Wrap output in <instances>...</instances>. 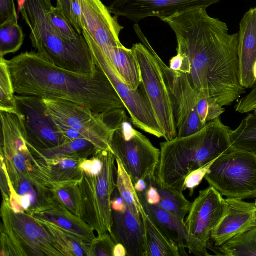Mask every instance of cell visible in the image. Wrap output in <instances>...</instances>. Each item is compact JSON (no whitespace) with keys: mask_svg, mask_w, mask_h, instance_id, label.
Returning <instances> with one entry per match:
<instances>
[{"mask_svg":"<svg viewBox=\"0 0 256 256\" xmlns=\"http://www.w3.org/2000/svg\"><path fill=\"white\" fill-rule=\"evenodd\" d=\"M174 32L177 54L170 68L184 74L198 92L230 106L245 93L240 84L238 34H230L227 24L210 16L206 8H194L160 19Z\"/></svg>","mask_w":256,"mask_h":256,"instance_id":"obj_1","label":"cell"},{"mask_svg":"<svg viewBox=\"0 0 256 256\" xmlns=\"http://www.w3.org/2000/svg\"><path fill=\"white\" fill-rule=\"evenodd\" d=\"M8 62L16 94L66 100L100 113L125 108L99 67L92 76L72 72L54 66L34 51L22 52Z\"/></svg>","mask_w":256,"mask_h":256,"instance_id":"obj_2","label":"cell"},{"mask_svg":"<svg viewBox=\"0 0 256 256\" xmlns=\"http://www.w3.org/2000/svg\"><path fill=\"white\" fill-rule=\"evenodd\" d=\"M232 131L218 118L194 134L160 143L156 181L164 187L183 193L188 174L234 149Z\"/></svg>","mask_w":256,"mask_h":256,"instance_id":"obj_3","label":"cell"},{"mask_svg":"<svg viewBox=\"0 0 256 256\" xmlns=\"http://www.w3.org/2000/svg\"><path fill=\"white\" fill-rule=\"evenodd\" d=\"M51 0H26L20 11L30 34L34 48L42 57L64 70L89 76L98 70L82 34L70 42L64 38L51 20Z\"/></svg>","mask_w":256,"mask_h":256,"instance_id":"obj_4","label":"cell"},{"mask_svg":"<svg viewBox=\"0 0 256 256\" xmlns=\"http://www.w3.org/2000/svg\"><path fill=\"white\" fill-rule=\"evenodd\" d=\"M131 122L124 108H120L112 114L109 123L114 130L112 151L134 184L140 179L155 177L160 152L147 137L134 129Z\"/></svg>","mask_w":256,"mask_h":256,"instance_id":"obj_5","label":"cell"},{"mask_svg":"<svg viewBox=\"0 0 256 256\" xmlns=\"http://www.w3.org/2000/svg\"><path fill=\"white\" fill-rule=\"evenodd\" d=\"M102 161L101 171L97 174L82 172L79 184L84 220L98 236L110 234L112 226L111 200L116 188L114 174L116 158L112 150H99Z\"/></svg>","mask_w":256,"mask_h":256,"instance_id":"obj_6","label":"cell"},{"mask_svg":"<svg viewBox=\"0 0 256 256\" xmlns=\"http://www.w3.org/2000/svg\"><path fill=\"white\" fill-rule=\"evenodd\" d=\"M134 30L142 43L131 48L138 64L143 90L162 130L164 138L170 140L177 136L174 119L167 86L155 50L138 24Z\"/></svg>","mask_w":256,"mask_h":256,"instance_id":"obj_7","label":"cell"},{"mask_svg":"<svg viewBox=\"0 0 256 256\" xmlns=\"http://www.w3.org/2000/svg\"><path fill=\"white\" fill-rule=\"evenodd\" d=\"M204 178L227 198H256V154L234 148L216 160Z\"/></svg>","mask_w":256,"mask_h":256,"instance_id":"obj_8","label":"cell"},{"mask_svg":"<svg viewBox=\"0 0 256 256\" xmlns=\"http://www.w3.org/2000/svg\"><path fill=\"white\" fill-rule=\"evenodd\" d=\"M0 216V229L12 242L18 256H64L52 236L32 215L14 212L10 202L2 200Z\"/></svg>","mask_w":256,"mask_h":256,"instance_id":"obj_9","label":"cell"},{"mask_svg":"<svg viewBox=\"0 0 256 256\" xmlns=\"http://www.w3.org/2000/svg\"><path fill=\"white\" fill-rule=\"evenodd\" d=\"M226 211V200L216 189L209 186L200 190L185 221L188 240L187 249L190 254L210 255L208 252V242Z\"/></svg>","mask_w":256,"mask_h":256,"instance_id":"obj_10","label":"cell"},{"mask_svg":"<svg viewBox=\"0 0 256 256\" xmlns=\"http://www.w3.org/2000/svg\"><path fill=\"white\" fill-rule=\"evenodd\" d=\"M43 100L54 119L78 131L98 149L112 151L111 142L114 130L107 123L105 114L96 112L66 100L58 99Z\"/></svg>","mask_w":256,"mask_h":256,"instance_id":"obj_11","label":"cell"},{"mask_svg":"<svg viewBox=\"0 0 256 256\" xmlns=\"http://www.w3.org/2000/svg\"><path fill=\"white\" fill-rule=\"evenodd\" d=\"M154 54L161 66L170 94L178 137L194 134L204 125L197 111L198 92L191 85L186 75L171 70L157 53Z\"/></svg>","mask_w":256,"mask_h":256,"instance_id":"obj_12","label":"cell"},{"mask_svg":"<svg viewBox=\"0 0 256 256\" xmlns=\"http://www.w3.org/2000/svg\"><path fill=\"white\" fill-rule=\"evenodd\" d=\"M90 52L96 64L104 72L122 100L133 124L158 138H163L162 130L143 90L130 88L101 51Z\"/></svg>","mask_w":256,"mask_h":256,"instance_id":"obj_13","label":"cell"},{"mask_svg":"<svg viewBox=\"0 0 256 256\" xmlns=\"http://www.w3.org/2000/svg\"><path fill=\"white\" fill-rule=\"evenodd\" d=\"M15 97L17 112L29 144L36 148L48 149L68 142L48 112L42 99L19 94Z\"/></svg>","mask_w":256,"mask_h":256,"instance_id":"obj_14","label":"cell"},{"mask_svg":"<svg viewBox=\"0 0 256 256\" xmlns=\"http://www.w3.org/2000/svg\"><path fill=\"white\" fill-rule=\"evenodd\" d=\"M0 158L8 172L30 176L34 157L28 147L21 117L16 112L0 111Z\"/></svg>","mask_w":256,"mask_h":256,"instance_id":"obj_15","label":"cell"},{"mask_svg":"<svg viewBox=\"0 0 256 256\" xmlns=\"http://www.w3.org/2000/svg\"><path fill=\"white\" fill-rule=\"evenodd\" d=\"M220 0H115L108 7L112 14L138 24L149 17L160 19L184 10L207 8Z\"/></svg>","mask_w":256,"mask_h":256,"instance_id":"obj_16","label":"cell"},{"mask_svg":"<svg viewBox=\"0 0 256 256\" xmlns=\"http://www.w3.org/2000/svg\"><path fill=\"white\" fill-rule=\"evenodd\" d=\"M31 176L48 190L53 184L70 183L80 184L82 178L80 168L84 158L70 155L56 158L34 156Z\"/></svg>","mask_w":256,"mask_h":256,"instance_id":"obj_17","label":"cell"},{"mask_svg":"<svg viewBox=\"0 0 256 256\" xmlns=\"http://www.w3.org/2000/svg\"><path fill=\"white\" fill-rule=\"evenodd\" d=\"M226 215L212 232L211 239L216 247L256 226V204L242 200L225 199Z\"/></svg>","mask_w":256,"mask_h":256,"instance_id":"obj_18","label":"cell"},{"mask_svg":"<svg viewBox=\"0 0 256 256\" xmlns=\"http://www.w3.org/2000/svg\"><path fill=\"white\" fill-rule=\"evenodd\" d=\"M238 56L240 83L246 89L253 88L256 82L253 72L256 61V8L246 12L240 23Z\"/></svg>","mask_w":256,"mask_h":256,"instance_id":"obj_19","label":"cell"},{"mask_svg":"<svg viewBox=\"0 0 256 256\" xmlns=\"http://www.w3.org/2000/svg\"><path fill=\"white\" fill-rule=\"evenodd\" d=\"M110 235L116 244H121L125 247L128 256H147L143 222L138 220L127 206L122 211L112 210Z\"/></svg>","mask_w":256,"mask_h":256,"instance_id":"obj_20","label":"cell"},{"mask_svg":"<svg viewBox=\"0 0 256 256\" xmlns=\"http://www.w3.org/2000/svg\"><path fill=\"white\" fill-rule=\"evenodd\" d=\"M34 218L52 223L90 244L95 240L92 228L81 218L70 212L55 198L32 212Z\"/></svg>","mask_w":256,"mask_h":256,"instance_id":"obj_21","label":"cell"},{"mask_svg":"<svg viewBox=\"0 0 256 256\" xmlns=\"http://www.w3.org/2000/svg\"><path fill=\"white\" fill-rule=\"evenodd\" d=\"M138 197L147 215L177 245L180 256H188L186 249L188 248V240L185 222H182L159 206L148 204L141 196Z\"/></svg>","mask_w":256,"mask_h":256,"instance_id":"obj_22","label":"cell"},{"mask_svg":"<svg viewBox=\"0 0 256 256\" xmlns=\"http://www.w3.org/2000/svg\"><path fill=\"white\" fill-rule=\"evenodd\" d=\"M107 58L126 84L132 90L142 85L140 66L132 48L123 45L116 48Z\"/></svg>","mask_w":256,"mask_h":256,"instance_id":"obj_23","label":"cell"},{"mask_svg":"<svg viewBox=\"0 0 256 256\" xmlns=\"http://www.w3.org/2000/svg\"><path fill=\"white\" fill-rule=\"evenodd\" d=\"M147 256H180L177 245L147 215L142 218Z\"/></svg>","mask_w":256,"mask_h":256,"instance_id":"obj_24","label":"cell"},{"mask_svg":"<svg viewBox=\"0 0 256 256\" xmlns=\"http://www.w3.org/2000/svg\"><path fill=\"white\" fill-rule=\"evenodd\" d=\"M28 147L34 156L46 158H56L70 155H77L86 159L93 156L98 150L90 140L78 138L58 146L39 149L32 146L27 141Z\"/></svg>","mask_w":256,"mask_h":256,"instance_id":"obj_25","label":"cell"},{"mask_svg":"<svg viewBox=\"0 0 256 256\" xmlns=\"http://www.w3.org/2000/svg\"><path fill=\"white\" fill-rule=\"evenodd\" d=\"M36 219L52 236L64 256H92L90 244L52 223Z\"/></svg>","mask_w":256,"mask_h":256,"instance_id":"obj_26","label":"cell"},{"mask_svg":"<svg viewBox=\"0 0 256 256\" xmlns=\"http://www.w3.org/2000/svg\"><path fill=\"white\" fill-rule=\"evenodd\" d=\"M116 188L130 212L138 220L142 222V218L146 214L134 188V182L122 163L116 158Z\"/></svg>","mask_w":256,"mask_h":256,"instance_id":"obj_27","label":"cell"},{"mask_svg":"<svg viewBox=\"0 0 256 256\" xmlns=\"http://www.w3.org/2000/svg\"><path fill=\"white\" fill-rule=\"evenodd\" d=\"M154 183L157 188L160 197L158 205L180 221L185 222L192 203L186 199L183 193L169 189L161 186L154 178Z\"/></svg>","mask_w":256,"mask_h":256,"instance_id":"obj_28","label":"cell"},{"mask_svg":"<svg viewBox=\"0 0 256 256\" xmlns=\"http://www.w3.org/2000/svg\"><path fill=\"white\" fill-rule=\"evenodd\" d=\"M230 138L234 148L256 154V113L244 118L238 126L232 130Z\"/></svg>","mask_w":256,"mask_h":256,"instance_id":"obj_29","label":"cell"},{"mask_svg":"<svg viewBox=\"0 0 256 256\" xmlns=\"http://www.w3.org/2000/svg\"><path fill=\"white\" fill-rule=\"evenodd\" d=\"M48 190L59 203L82 218L83 206L79 184L70 183L54 184Z\"/></svg>","mask_w":256,"mask_h":256,"instance_id":"obj_30","label":"cell"},{"mask_svg":"<svg viewBox=\"0 0 256 256\" xmlns=\"http://www.w3.org/2000/svg\"><path fill=\"white\" fill-rule=\"evenodd\" d=\"M220 255L256 256V226L240 234L220 246Z\"/></svg>","mask_w":256,"mask_h":256,"instance_id":"obj_31","label":"cell"},{"mask_svg":"<svg viewBox=\"0 0 256 256\" xmlns=\"http://www.w3.org/2000/svg\"><path fill=\"white\" fill-rule=\"evenodd\" d=\"M24 38V34L18 22H7L0 24V57L18 52Z\"/></svg>","mask_w":256,"mask_h":256,"instance_id":"obj_32","label":"cell"},{"mask_svg":"<svg viewBox=\"0 0 256 256\" xmlns=\"http://www.w3.org/2000/svg\"><path fill=\"white\" fill-rule=\"evenodd\" d=\"M14 94L8 60L0 57V111L18 112Z\"/></svg>","mask_w":256,"mask_h":256,"instance_id":"obj_33","label":"cell"},{"mask_svg":"<svg viewBox=\"0 0 256 256\" xmlns=\"http://www.w3.org/2000/svg\"><path fill=\"white\" fill-rule=\"evenodd\" d=\"M197 111L202 123L206 125L220 118L225 109L214 98L198 92Z\"/></svg>","mask_w":256,"mask_h":256,"instance_id":"obj_34","label":"cell"},{"mask_svg":"<svg viewBox=\"0 0 256 256\" xmlns=\"http://www.w3.org/2000/svg\"><path fill=\"white\" fill-rule=\"evenodd\" d=\"M50 17L52 24L64 38L72 42L80 35L76 32L63 12L56 7L52 6Z\"/></svg>","mask_w":256,"mask_h":256,"instance_id":"obj_35","label":"cell"},{"mask_svg":"<svg viewBox=\"0 0 256 256\" xmlns=\"http://www.w3.org/2000/svg\"><path fill=\"white\" fill-rule=\"evenodd\" d=\"M115 244V242L110 234L98 236L90 244L92 256H113Z\"/></svg>","mask_w":256,"mask_h":256,"instance_id":"obj_36","label":"cell"},{"mask_svg":"<svg viewBox=\"0 0 256 256\" xmlns=\"http://www.w3.org/2000/svg\"><path fill=\"white\" fill-rule=\"evenodd\" d=\"M215 160H216L194 170L186 177L184 184V190H188L190 196H192L194 190L200 184Z\"/></svg>","mask_w":256,"mask_h":256,"instance_id":"obj_37","label":"cell"},{"mask_svg":"<svg viewBox=\"0 0 256 256\" xmlns=\"http://www.w3.org/2000/svg\"><path fill=\"white\" fill-rule=\"evenodd\" d=\"M7 22H18L14 0H0V24Z\"/></svg>","mask_w":256,"mask_h":256,"instance_id":"obj_38","label":"cell"},{"mask_svg":"<svg viewBox=\"0 0 256 256\" xmlns=\"http://www.w3.org/2000/svg\"><path fill=\"white\" fill-rule=\"evenodd\" d=\"M256 110V86L250 92L241 98L235 107L236 112L241 114L248 113Z\"/></svg>","mask_w":256,"mask_h":256,"instance_id":"obj_39","label":"cell"},{"mask_svg":"<svg viewBox=\"0 0 256 256\" xmlns=\"http://www.w3.org/2000/svg\"><path fill=\"white\" fill-rule=\"evenodd\" d=\"M81 16L82 9L79 0H70V22L80 34H82Z\"/></svg>","mask_w":256,"mask_h":256,"instance_id":"obj_40","label":"cell"},{"mask_svg":"<svg viewBox=\"0 0 256 256\" xmlns=\"http://www.w3.org/2000/svg\"><path fill=\"white\" fill-rule=\"evenodd\" d=\"M0 256H17L16 249L7 234L0 229Z\"/></svg>","mask_w":256,"mask_h":256,"instance_id":"obj_41","label":"cell"},{"mask_svg":"<svg viewBox=\"0 0 256 256\" xmlns=\"http://www.w3.org/2000/svg\"><path fill=\"white\" fill-rule=\"evenodd\" d=\"M0 190L2 200L10 202V190L8 176L6 173V166L4 161L0 158Z\"/></svg>","mask_w":256,"mask_h":256,"instance_id":"obj_42","label":"cell"},{"mask_svg":"<svg viewBox=\"0 0 256 256\" xmlns=\"http://www.w3.org/2000/svg\"><path fill=\"white\" fill-rule=\"evenodd\" d=\"M114 192L111 200L112 210L122 211L126 207V206L122 198L120 196L116 188Z\"/></svg>","mask_w":256,"mask_h":256,"instance_id":"obj_43","label":"cell"},{"mask_svg":"<svg viewBox=\"0 0 256 256\" xmlns=\"http://www.w3.org/2000/svg\"><path fill=\"white\" fill-rule=\"evenodd\" d=\"M56 7L63 12L70 22V0H56Z\"/></svg>","mask_w":256,"mask_h":256,"instance_id":"obj_44","label":"cell"},{"mask_svg":"<svg viewBox=\"0 0 256 256\" xmlns=\"http://www.w3.org/2000/svg\"><path fill=\"white\" fill-rule=\"evenodd\" d=\"M134 188L138 194L144 192L148 186V180L140 179L134 184Z\"/></svg>","mask_w":256,"mask_h":256,"instance_id":"obj_45","label":"cell"},{"mask_svg":"<svg viewBox=\"0 0 256 256\" xmlns=\"http://www.w3.org/2000/svg\"><path fill=\"white\" fill-rule=\"evenodd\" d=\"M113 256H128L126 248L121 244H116L114 248Z\"/></svg>","mask_w":256,"mask_h":256,"instance_id":"obj_46","label":"cell"},{"mask_svg":"<svg viewBox=\"0 0 256 256\" xmlns=\"http://www.w3.org/2000/svg\"><path fill=\"white\" fill-rule=\"evenodd\" d=\"M253 72L254 78H256V61L254 64L253 67Z\"/></svg>","mask_w":256,"mask_h":256,"instance_id":"obj_47","label":"cell"},{"mask_svg":"<svg viewBox=\"0 0 256 256\" xmlns=\"http://www.w3.org/2000/svg\"><path fill=\"white\" fill-rule=\"evenodd\" d=\"M254 113H256V110H254Z\"/></svg>","mask_w":256,"mask_h":256,"instance_id":"obj_48","label":"cell"},{"mask_svg":"<svg viewBox=\"0 0 256 256\" xmlns=\"http://www.w3.org/2000/svg\"><path fill=\"white\" fill-rule=\"evenodd\" d=\"M256 204V202H255Z\"/></svg>","mask_w":256,"mask_h":256,"instance_id":"obj_49","label":"cell"}]
</instances>
